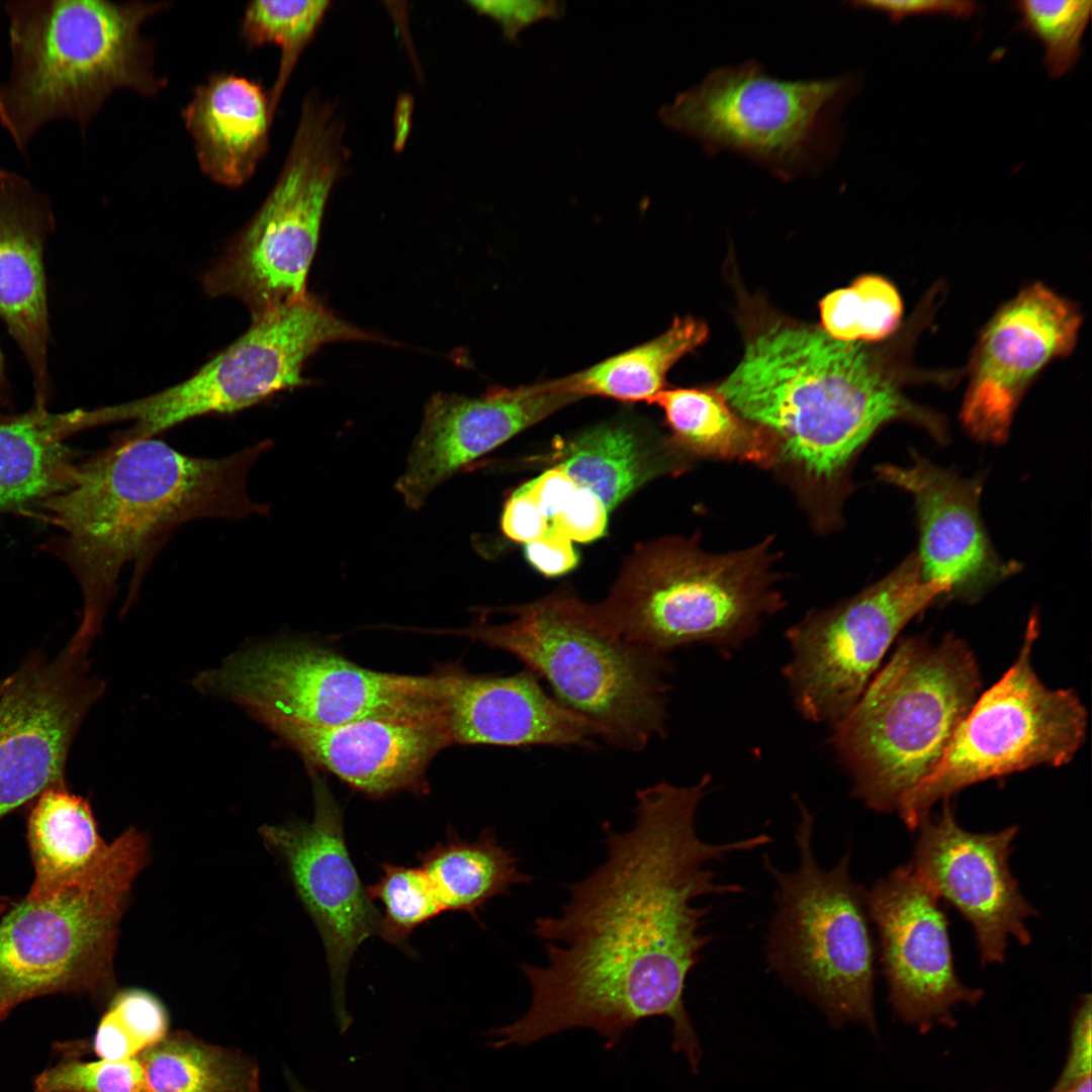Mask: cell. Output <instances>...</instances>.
Wrapping results in <instances>:
<instances>
[{"mask_svg":"<svg viewBox=\"0 0 1092 1092\" xmlns=\"http://www.w3.org/2000/svg\"><path fill=\"white\" fill-rule=\"evenodd\" d=\"M770 543L723 554L703 551L695 537L640 544L596 607L613 631L658 655L702 643L728 657L785 606Z\"/></svg>","mask_w":1092,"mask_h":1092,"instance_id":"obj_7","label":"cell"},{"mask_svg":"<svg viewBox=\"0 0 1092 1092\" xmlns=\"http://www.w3.org/2000/svg\"><path fill=\"white\" fill-rule=\"evenodd\" d=\"M866 901L879 934L889 999L903 1020L921 1030L934 1022L949 1024L954 1005L981 999L980 989L957 976L940 899L910 863L877 881Z\"/></svg>","mask_w":1092,"mask_h":1092,"instance_id":"obj_19","label":"cell"},{"mask_svg":"<svg viewBox=\"0 0 1092 1092\" xmlns=\"http://www.w3.org/2000/svg\"><path fill=\"white\" fill-rule=\"evenodd\" d=\"M90 643L75 636L54 657L30 655L0 690V820L65 785L70 747L103 686Z\"/></svg>","mask_w":1092,"mask_h":1092,"instance_id":"obj_16","label":"cell"},{"mask_svg":"<svg viewBox=\"0 0 1092 1092\" xmlns=\"http://www.w3.org/2000/svg\"><path fill=\"white\" fill-rule=\"evenodd\" d=\"M330 4L327 0H256L245 8L240 35L246 46L254 49L272 42L281 50L278 74L268 92L273 113L302 51Z\"/></svg>","mask_w":1092,"mask_h":1092,"instance_id":"obj_34","label":"cell"},{"mask_svg":"<svg viewBox=\"0 0 1092 1092\" xmlns=\"http://www.w3.org/2000/svg\"><path fill=\"white\" fill-rule=\"evenodd\" d=\"M549 521L525 486L508 499L502 515V530L513 541L531 543L548 529Z\"/></svg>","mask_w":1092,"mask_h":1092,"instance_id":"obj_43","label":"cell"},{"mask_svg":"<svg viewBox=\"0 0 1092 1092\" xmlns=\"http://www.w3.org/2000/svg\"><path fill=\"white\" fill-rule=\"evenodd\" d=\"M205 681L268 728L331 727L370 716L416 712L441 702L437 671L417 676L372 670L330 648L298 640L235 655Z\"/></svg>","mask_w":1092,"mask_h":1092,"instance_id":"obj_14","label":"cell"},{"mask_svg":"<svg viewBox=\"0 0 1092 1092\" xmlns=\"http://www.w3.org/2000/svg\"><path fill=\"white\" fill-rule=\"evenodd\" d=\"M182 116L201 171L220 185L245 184L268 151L274 113L258 81L213 73L194 89Z\"/></svg>","mask_w":1092,"mask_h":1092,"instance_id":"obj_26","label":"cell"},{"mask_svg":"<svg viewBox=\"0 0 1092 1092\" xmlns=\"http://www.w3.org/2000/svg\"><path fill=\"white\" fill-rule=\"evenodd\" d=\"M1060 1092H1091V1076L1083 1079L1076 1085Z\"/></svg>","mask_w":1092,"mask_h":1092,"instance_id":"obj_47","label":"cell"},{"mask_svg":"<svg viewBox=\"0 0 1092 1092\" xmlns=\"http://www.w3.org/2000/svg\"><path fill=\"white\" fill-rule=\"evenodd\" d=\"M377 338L339 318L305 294L252 318L240 338L188 379L153 395L104 406L106 424L131 422L118 439L154 438L204 415L231 414L300 386L305 360L334 341Z\"/></svg>","mask_w":1092,"mask_h":1092,"instance_id":"obj_13","label":"cell"},{"mask_svg":"<svg viewBox=\"0 0 1092 1092\" xmlns=\"http://www.w3.org/2000/svg\"><path fill=\"white\" fill-rule=\"evenodd\" d=\"M707 336L703 322L676 317L658 337L550 383L554 390L578 398L596 395L649 403L664 389L669 369Z\"/></svg>","mask_w":1092,"mask_h":1092,"instance_id":"obj_32","label":"cell"},{"mask_svg":"<svg viewBox=\"0 0 1092 1092\" xmlns=\"http://www.w3.org/2000/svg\"><path fill=\"white\" fill-rule=\"evenodd\" d=\"M88 411L51 414L35 407L0 424V508L51 496L68 488L77 466L64 441L90 428Z\"/></svg>","mask_w":1092,"mask_h":1092,"instance_id":"obj_28","label":"cell"},{"mask_svg":"<svg viewBox=\"0 0 1092 1092\" xmlns=\"http://www.w3.org/2000/svg\"><path fill=\"white\" fill-rule=\"evenodd\" d=\"M339 106L312 90L274 185L204 277L209 295L241 299L252 318L304 296L330 193L347 169Z\"/></svg>","mask_w":1092,"mask_h":1092,"instance_id":"obj_11","label":"cell"},{"mask_svg":"<svg viewBox=\"0 0 1092 1092\" xmlns=\"http://www.w3.org/2000/svg\"><path fill=\"white\" fill-rule=\"evenodd\" d=\"M147 852L144 835L130 828L77 881L7 907L0 916V1019L43 995L112 992L118 924Z\"/></svg>","mask_w":1092,"mask_h":1092,"instance_id":"obj_10","label":"cell"},{"mask_svg":"<svg viewBox=\"0 0 1092 1092\" xmlns=\"http://www.w3.org/2000/svg\"><path fill=\"white\" fill-rule=\"evenodd\" d=\"M419 860L445 910L464 911L475 919L489 900L508 896L514 886L532 881L520 869L513 850L489 828L473 841L449 833L444 841L421 853Z\"/></svg>","mask_w":1092,"mask_h":1092,"instance_id":"obj_31","label":"cell"},{"mask_svg":"<svg viewBox=\"0 0 1092 1092\" xmlns=\"http://www.w3.org/2000/svg\"><path fill=\"white\" fill-rule=\"evenodd\" d=\"M682 454L668 441L650 444L637 429L611 423L567 443L556 467L597 494L608 512L649 480L680 468Z\"/></svg>","mask_w":1092,"mask_h":1092,"instance_id":"obj_27","label":"cell"},{"mask_svg":"<svg viewBox=\"0 0 1092 1092\" xmlns=\"http://www.w3.org/2000/svg\"><path fill=\"white\" fill-rule=\"evenodd\" d=\"M981 688L977 659L965 640H900L852 709L832 726L831 745L851 781V795L874 811L896 812L936 767Z\"/></svg>","mask_w":1092,"mask_h":1092,"instance_id":"obj_6","label":"cell"},{"mask_svg":"<svg viewBox=\"0 0 1092 1092\" xmlns=\"http://www.w3.org/2000/svg\"><path fill=\"white\" fill-rule=\"evenodd\" d=\"M796 803L798 866L782 871L764 856L776 885L768 966L817 1004L833 1027L854 1021L876 1031V951L866 891L851 877L849 851L833 868L821 867L813 850L815 815L800 798Z\"/></svg>","mask_w":1092,"mask_h":1092,"instance_id":"obj_9","label":"cell"},{"mask_svg":"<svg viewBox=\"0 0 1092 1092\" xmlns=\"http://www.w3.org/2000/svg\"><path fill=\"white\" fill-rule=\"evenodd\" d=\"M903 303L886 278L863 275L851 285L827 294L820 302L822 329L844 342H876L899 327Z\"/></svg>","mask_w":1092,"mask_h":1092,"instance_id":"obj_35","label":"cell"},{"mask_svg":"<svg viewBox=\"0 0 1092 1092\" xmlns=\"http://www.w3.org/2000/svg\"><path fill=\"white\" fill-rule=\"evenodd\" d=\"M525 553L528 561L547 576L566 573L578 561L571 540L550 525L540 538L526 545Z\"/></svg>","mask_w":1092,"mask_h":1092,"instance_id":"obj_44","label":"cell"},{"mask_svg":"<svg viewBox=\"0 0 1092 1092\" xmlns=\"http://www.w3.org/2000/svg\"><path fill=\"white\" fill-rule=\"evenodd\" d=\"M505 612L509 622L455 633L523 661L609 744L640 751L664 735L671 671L666 656L626 640L596 605L566 592Z\"/></svg>","mask_w":1092,"mask_h":1092,"instance_id":"obj_5","label":"cell"},{"mask_svg":"<svg viewBox=\"0 0 1092 1092\" xmlns=\"http://www.w3.org/2000/svg\"><path fill=\"white\" fill-rule=\"evenodd\" d=\"M947 594L923 577L912 553L857 595L789 628L791 656L782 672L800 714L831 726L843 719L903 628Z\"/></svg>","mask_w":1092,"mask_h":1092,"instance_id":"obj_15","label":"cell"},{"mask_svg":"<svg viewBox=\"0 0 1092 1092\" xmlns=\"http://www.w3.org/2000/svg\"><path fill=\"white\" fill-rule=\"evenodd\" d=\"M270 729L310 767L327 770L371 798L400 791L426 793L430 761L452 744L442 702L331 727L279 724Z\"/></svg>","mask_w":1092,"mask_h":1092,"instance_id":"obj_21","label":"cell"},{"mask_svg":"<svg viewBox=\"0 0 1092 1092\" xmlns=\"http://www.w3.org/2000/svg\"><path fill=\"white\" fill-rule=\"evenodd\" d=\"M271 446L264 440L206 458L156 437L114 438L77 466L72 484L43 503V517L67 535L65 557L84 598L76 633L94 639L127 564L131 603L158 553L183 524L265 516L269 507L250 495L248 477Z\"/></svg>","mask_w":1092,"mask_h":1092,"instance_id":"obj_3","label":"cell"},{"mask_svg":"<svg viewBox=\"0 0 1092 1092\" xmlns=\"http://www.w3.org/2000/svg\"><path fill=\"white\" fill-rule=\"evenodd\" d=\"M608 510L593 491L578 485L565 508L551 520L571 541L586 543L603 536L607 529Z\"/></svg>","mask_w":1092,"mask_h":1092,"instance_id":"obj_41","label":"cell"},{"mask_svg":"<svg viewBox=\"0 0 1092 1092\" xmlns=\"http://www.w3.org/2000/svg\"><path fill=\"white\" fill-rule=\"evenodd\" d=\"M149 1092H259L251 1057L208 1043L188 1031L167 1033L138 1056Z\"/></svg>","mask_w":1092,"mask_h":1092,"instance_id":"obj_33","label":"cell"},{"mask_svg":"<svg viewBox=\"0 0 1092 1092\" xmlns=\"http://www.w3.org/2000/svg\"><path fill=\"white\" fill-rule=\"evenodd\" d=\"M164 1H8L12 65L0 86V120L24 150L46 123L68 118L85 129L109 95L130 89L156 96L166 80L155 69L154 41L144 23Z\"/></svg>","mask_w":1092,"mask_h":1092,"instance_id":"obj_4","label":"cell"},{"mask_svg":"<svg viewBox=\"0 0 1092 1092\" xmlns=\"http://www.w3.org/2000/svg\"><path fill=\"white\" fill-rule=\"evenodd\" d=\"M1082 314L1042 283L1026 286L988 322L975 347L961 421L978 441L998 444L1039 372L1076 347Z\"/></svg>","mask_w":1092,"mask_h":1092,"instance_id":"obj_18","label":"cell"},{"mask_svg":"<svg viewBox=\"0 0 1092 1092\" xmlns=\"http://www.w3.org/2000/svg\"><path fill=\"white\" fill-rule=\"evenodd\" d=\"M437 671L452 744L590 747L597 737L528 668L508 676L473 674L459 664Z\"/></svg>","mask_w":1092,"mask_h":1092,"instance_id":"obj_24","label":"cell"},{"mask_svg":"<svg viewBox=\"0 0 1092 1092\" xmlns=\"http://www.w3.org/2000/svg\"><path fill=\"white\" fill-rule=\"evenodd\" d=\"M313 818L307 823L264 826L260 834L284 862L293 887L324 941L332 1005L339 1033L353 1023L346 986L351 960L378 934L381 915L361 883L346 845L343 818L323 780L312 777Z\"/></svg>","mask_w":1092,"mask_h":1092,"instance_id":"obj_17","label":"cell"},{"mask_svg":"<svg viewBox=\"0 0 1092 1092\" xmlns=\"http://www.w3.org/2000/svg\"><path fill=\"white\" fill-rule=\"evenodd\" d=\"M52 226L48 198L23 176L0 168V317L29 365L38 407L49 390L42 254Z\"/></svg>","mask_w":1092,"mask_h":1092,"instance_id":"obj_25","label":"cell"},{"mask_svg":"<svg viewBox=\"0 0 1092 1092\" xmlns=\"http://www.w3.org/2000/svg\"><path fill=\"white\" fill-rule=\"evenodd\" d=\"M579 398L549 381L491 388L478 397L438 393L428 402L420 433L396 489L412 509L465 464Z\"/></svg>","mask_w":1092,"mask_h":1092,"instance_id":"obj_23","label":"cell"},{"mask_svg":"<svg viewBox=\"0 0 1092 1092\" xmlns=\"http://www.w3.org/2000/svg\"><path fill=\"white\" fill-rule=\"evenodd\" d=\"M169 1016L162 1002L142 989L115 995L101 1018L93 1041L102 1060L136 1058L168 1033Z\"/></svg>","mask_w":1092,"mask_h":1092,"instance_id":"obj_37","label":"cell"},{"mask_svg":"<svg viewBox=\"0 0 1092 1092\" xmlns=\"http://www.w3.org/2000/svg\"><path fill=\"white\" fill-rule=\"evenodd\" d=\"M366 890L383 907L378 935L395 945H403L417 927L445 910L421 867L383 863L378 880Z\"/></svg>","mask_w":1092,"mask_h":1092,"instance_id":"obj_36","label":"cell"},{"mask_svg":"<svg viewBox=\"0 0 1092 1092\" xmlns=\"http://www.w3.org/2000/svg\"><path fill=\"white\" fill-rule=\"evenodd\" d=\"M850 5L881 12L893 22L916 15H945L965 19L978 10L976 2L959 0H860L852 1Z\"/></svg>","mask_w":1092,"mask_h":1092,"instance_id":"obj_42","label":"cell"},{"mask_svg":"<svg viewBox=\"0 0 1092 1092\" xmlns=\"http://www.w3.org/2000/svg\"><path fill=\"white\" fill-rule=\"evenodd\" d=\"M7 903H8V900H7V899H2V898L0 899V916L2 915V913H3V912H4L5 910H6V908L8 907Z\"/></svg>","mask_w":1092,"mask_h":1092,"instance_id":"obj_50","label":"cell"},{"mask_svg":"<svg viewBox=\"0 0 1092 1092\" xmlns=\"http://www.w3.org/2000/svg\"><path fill=\"white\" fill-rule=\"evenodd\" d=\"M2 114H3V108H2V101H1V94H0V120L2 118Z\"/></svg>","mask_w":1092,"mask_h":1092,"instance_id":"obj_51","label":"cell"},{"mask_svg":"<svg viewBox=\"0 0 1092 1092\" xmlns=\"http://www.w3.org/2000/svg\"><path fill=\"white\" fill-rule=\"evenodd\" d=\"M26 836L34 871L31 895L49 894L77 881L108 846L88 801L65 785L50 788L35 799Z\"/></svg>","mask_w":1092,"mask_h":1092,"instance_id":"obj_29","label":"cell"},{"mask_svg":"<svg viewBox=\"0 0 1092 1092\" xmlns=\"http://www.w3.org/2000/svg\"><path fill=\"white\" fill-rule=\"evenodd\" d=\"M288 1086L291 1092H315L303 1086L296 1078L290 1079L288 1082Z\"/></svg>","mask_w":1092,"mask_h":1092,"instance_id":"obj_48","label":"cell"},{"mask_svg":"<svg viewBox=\"0 0 1092 1092\" xmlns=\"http://www.w3.org/2000/svg\"><path fill=\"white\" fill-rule=\"evenodd\" d=\"M1038 624L1031 620L1016 659L979 696L932 772L897 813L917 829L938 801L977 783L1038 765L1062 766L1084 744L1088 713L1073 689H1051L1032 664Z\"/></svg>","mask_w":1092,"mask_h":1092,"instance_id":"obj_12","label":"cell"},{"mask_svg":"<svg viewBox=\"0 0 1092 1092\" xmlns=\"http://www.w3.org/2000/svg\"><path fill=\"white\" fill-rule=\"evenodd\" d=\"M1091 1076V998L1086 996L1075 1018L1067 1065L1053 1092L1066 1090Z\"/></svg>","mask_w":1092,"mask_h":1092,"instance_id":"obj_45","label":"cell"},{"mask_svg":"<svg viewBox=\"0 0 1092 1092\" xmlns=\"http://www.w3.org/2000/svg\"><path fill=\"white\" fill-rule=\"evenodd\" d=\"M710 781L705 775L691 786L662 781L640 789L629 830L603 824L605 861L566 885L558 915L534 921L546 964L520 965L530 1005L487 1032L490 1046H526L586 1027L611 1049L639 1021L664 1016L672 1022V1051L698 1072L702 1050L684 992L713 939L705 931L713 905L703 899L743 891L711 866L771 842L765 833L724 843L702 839L696 815Z\"/></svg>","mask_w":1092,"mask_h":1092,"instance_id":"obj_1","label":"cell"},{"mask_svg":"<svg viewBox=\"0 0 1092 1092\" xmlns=\"http://www.w3.org/2000/svg\"><path fill=\"white\" fill-rule=\"evenodd\" d=\"M3 368H4L3 355H2V352H1V349H0V388H1V383H2V379H3Z\"/></svg>","mask_w":1092,"mask_h":1092,"instance_id":"obj_49","label":"cell"},{"mask_svg":"<svg viewBox=\"0 0 1092 1092\" xmlns=\"http://www.w3.org/2000/svg\"><path fill=\"white\" fill-rule=\"evenodd\" d=\"M860 86L857 73L782 80L750 59L714 69L659 117L711 156L730 152L790 181L833 162L843 136L839 117Z\"/></svg>","mask_w":1092,"mask_h":1092,"instance_id":"obj_8","label":"cell"},{"mask_svg":"<svg viewBox=\"0 0 1092 1092\" xmlns=\"http://www.w3.org/2000/svg\"><path fill=\"white\" fill-rule=\"evenodd\" d=\"M910 866L941 900L950 903L973 927L980 962H1004L1010 937L1027 945L1025 920L1036 914L1022 895L1009 867L1018 831L976 833L957 821L949 800L939 814L927 816Z\"/></svg>","mask_w":1092,"mask_h":1092,"instance_id":"obj_20","label":"cell"},{"mask_svg":"<svg viewBox=\"0 0 1092 1092\" xmlns=\"http://www.w3.org/2000/svg\"><path fill=\"white\" fill-rule=\"evenodd\" d=\"M903 380L897 363L868 343L776 320L751 334L717 390L768 435L772 467L827 529L840 518L853 462L884 426L908 421L946 440L943 420L912 402Z\"/></svg>","mask_w":1092,"mask_h":1092,"instance_id":"obj_2","label":"cell"},{"mask_svg":"<svg viewBox=\"0 0 1092 1092\" xmlns=\"http://www.w3.org/2000/svg\"><path fill=\"white\" fill-rule=\"evenodd\" d=\"M906 467L882 464L878 477L909 492L916 510L921 573L948 588L946 598L972 603L1019 570L994 550L984 527L980 478H963L912 453Z\"/></svg>","mask_w":1092,"mask_h":1092,"instance_id":"obj_22","label":"cell"},{"mask_svg":"<svg viewBox=\"0 0 1092 1092\" xmlns=\"http://www.w3.org/2000/svg\"><path fill=\"white\" fill-rule=\"evenodd\" d=\"M524 486L548 521L562 512L578 487L565 472L556 466L546 470Z\"/></svg>","mask_w":1092,"mask_h":1092,"instance_id":"obj_46","label":"cell"},{"mask_svg":"<svg viewBox=\"0 0 1092 1092\" xmlns=\"http://www.w3.org/2000/svg\"><path fill=\"white\" fill-rule=\"evenodd\" d=\"M1020 27L1043 49V66L1052 78L1070 72L1082 55V39L1091 18L1090 0H1023L1016 2Z\"/></svg>","mask_w":1092,"mask_h":1092,"instance_id":"obj_38","label":"cell"},{"mask_svg":"<svg viewBox=\"0 0 1092 1092\" xmlns=\"http://www.w3.org/2000/svg\"><path fill=\"white\" fill-rule=\"evenodd\" d=\"M33 1092H149L136 1058L122 1061L67 1060L34 1080Z\"/></svg>","mask_w":1092,"mask_h":1092,"instance_id":"obj_39","label":"cell"},{"mask_svg":"<svg viewBox=\"0 0 1092 1092\" xmlns=\"http://www.w3.org/2000/svg\"><path fill=\"white\" fill-rule=\"evenodd\" d=\"M468 5L498 23L510 42H516L524 28L543 19H560L565 12V2L556 0H474Z\"/></svg>","mask_w":1092,"mask_h":1092,"instance_id":"obj_40","label":"cell"},{"mask_svg":"<svg viewBox=\"0 0 1092 1092\" xmlns=\"http://www.w3.org/2000/svg\"><path fill=\"white\" fill-rule=\"evenodd\" d=\"M649 403L663 411L668 441L679 452L772 467L768 435L735 413L717 388L663 389Z\"/></svg>","mask_w":1092,"mask_h":1092,"instance_id":"obj_30","label":"cell"}]
</instances>
